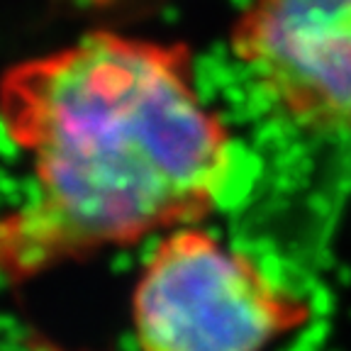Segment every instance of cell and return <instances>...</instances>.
Here are the masks:
<instances>
[{"label": "cell", "instance_id": "cell-1", "mask_svg": "<svg viewBox=\"0 0 351 351\" xmlns=\"http://www.w3.org/2000/svg\"><path fill=\"white\" fill-rule=\"evenodd\" d=\"M0 127L34 178V195L0 215V276L12 283L197 225L234 161L191 44L120 29L3 69Z\"/></svg>", "mask_w": 351, "mask_h": 351}, {"label": "cell", "instance_id": "cell-2", "mask_svg": "<svg viewBox=\"0 0 351 351\" xmlns=\"http://www.w3.org/2000/svg\"><path fill=\"white\" fill-rule=\"evenodd\" d=\"M310 315L300 295L197 225L156 244L132 293L142 351H269Z\"/></svg>", "mask_w": 351, "mask_h": 351}, {"label": "cell", "instance_id": "cell-3", "mask_svg": "<svg viewBox=\"0 0 351 351\" xmlns=\"http://www.w3.org/2000/svg\"><path fill=\"white\" fill-rule=\"evenodd\" d=\"M230 51L285 120L351 139V0H247Z\"/></svg>", "mask_w": 351, "mask_h": 351}]
</instances>
